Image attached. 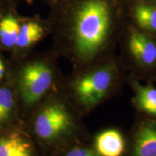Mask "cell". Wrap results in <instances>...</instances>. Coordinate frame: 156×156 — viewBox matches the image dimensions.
<instances>
[{
	"label": "cell",
	"mask_w": 156,
	"mask_h": 156,
	"mask_svg": "<svg viewBox=\"0 0 156 156\" xmlns=\"http://www.w3.org/2000/svg\"><path fill=\"white\" fill-rule=\"evenodd\" d=\"M23 126L16 92L9 79L0 85V132Z\"/></svg>",
	"instance_id": "9c48e42d"
},
{
	"label": "cell",
	"mask_w": 156,
	"mask_h": 156,
	"mask_svg": "<svg viewBox=\"0 0 156 156\" xmlns=\"http://www.w3.org/2000/svg\"><path fill=\"white\" fill-rule=\"evenodd\" d=\"M90 141L98 156H124L127 153V134L116 126L99 130L91 135Z\"/></svg>",
	"instance_id": "52a82bcc"
},
{
	"label": "cell",
	"mask_w": 156,
	"mask_h": 156,
	"mask_svg": "<svg viewBox=\"0 0 156 156\" xmlns=\"http://www.w3.org/2000/svg\"><path fill=\"white\" fill-rule=\"evenodd\" d=\"M20 26L17 17L11 14L0 19V47L6 50L14 49Z\"/></svg>",
	"instance_id": "4fadbf2b"
},
{
	"label": "cell",
	"mask_w": 156,
	"mask_h": 156,
	"mask_svg": "<svg viewBox=\"0 0 156 156\" xmlns=\"http://www.w3.org/2000/svg\"><path fill=\"white\" fill-rule=\"evenodd\" d=\"M147 1L151 2L153 3V4H155V5H156V0H147Z\"/></svg>",
	"instance_id": "2e32d148"
},
{
	"label": "cell",
	"mask_w": 156,
	"mask_h": 156,
	"mask_svg": "<svg viewBox=\"0 0 156 156\" xmlns=\"http://www.w3.org/2000/svg\"><path fill=\"white\" fill-rule=\"evenodd\" d=\"M26 1L28 3H31L33 1H34V0H26Z\"/></svg>",
	"instance_id": "e0dca14e"
},
{
	"label": "cell",
	"mask_w": 156,
	"mask_h": 156,
	"mask_svg": "<svg viewBox=\"0 0 156 156\" xmlns=\"http://www.w3.org/2000/svg\"><path fill=\"white\" fill-rule=\"evenodd\" d=\"M90 140L91 138L73 142L47 156H98L91 144Z\"/></svg>",
	"instance_id": "5bb4252c"
},
{
	"label": "cell",
	"mask_w": 156,
	"mask_h": 156,
	"mask_svg": "<svg viewBox=\"0 0 156 156\" xmlns=\"http://www.w3.org/2000/svg\"><path fill=\"white\" fill-rule=\"evenodd\" d=\"M126 83L131 88L133 95L131 98L132 107L136 114L156 118V87L153 83H146L126 75Z\"/></svg>",
	"instance_id": "8fae6325"
},
{
	"label": "cell",
	"mask_w": 156,
	"mask_h": 156,
	"mask_svg": "<svg viewBox=\"0 0 156 156\" xmlns=\"http://www.w3.org/2000/svg\"><path fill=\"white\" fill-rule=\"evenodd\" d=\"M83 118L58 88L34 109L25 128L41 155L47 156L73 142L90 139Z\"/></svg>",
	"instance_id": "7a4b0ae2"
},
{
	"label": "cell",
	"mask_w": 156,
	"mask_h": 156,
	"mask_svg": "<svg viewBox=\"0 0 156 156\" xmlns=\"http://www.w3.org/2000/svg\"><path fill=\"white\" fill-rule=\"evenodd\" d=\"M155 83H156V81H155Z\"/></svg>",
	"instance_id": "ac0fdd59"
},
{
	"label": "cell",
	"mask_w": 156,
	"mask_h": 156,
	"mask_svg": "<svg viewBox=\"0 0 156 156\" xmlns=\"http://www.w3.org/2000/svg\"><path fill=\"white\" fill-rule=\"evenodd\" d=\"M64 75L48 58H33L11 64L14 85L23 122L53 91L58 89Z\"/></svg>",
	"instance_id": "277c9868"
},
{
	"label": "cell",
	"mask_w": 156,
	"mask_h": 156,
	"mask_svg": "<svg viewBox=\"0 0 156 156\" xmlns=\"http://www.w3.org/2000/svg\"><path fill=\"white\" fill-rule=\"evenodd\" d=\"M128 22L156 37V5L147 0H124Z\"/></svg>",
	"instance_id": "30bf717a"
},
{
	"label": "cell",
	"mask_w": 156,
	"mask_h": 156,
	"mask_svg": "<svg viewBox=\"0 0 156 156\" xmlns=\"http://www.w3.org/2000/svg\"><path fill=\"white\" fill-rule=\"evenodd\" d=\"M127 140L129 156H156V118L136 114Z\"/></svg>",
	"instance_id": "8992f818"
},
{
	"label": "cell",
	"mask_w": 156,
	"mask_h": 156,
	"mask_svg": "<svg viewBox=\"0 0 156 156\" xmlns=\"http://www.w3.org/2000/svg\"><path fill=\"white\" fill-rule=\"evenodd\" d=\"M127 74L116 54L64 75L60 90L84 117L121 94Z\"/></svg>",
	"instance_id": "3957f363"
},
{
	"label": "cell",
	"mask_w": 156,
	"mask_h": 156,
	"mask_svg": "<svg viewBox=\"0 0 156 156\" xmlns=\"http://www.w3.org/2000/svg\"><path fill=\"white\" fill-rule=\"evenodd\" d=\"M60 30V49L77 69L116 54L128 20L124 0H75Z\"/></svg>",
	"instance_id": "6da1fadb"
},
{
	"label": "cell",
	"mask_w": 156,
	"mask_h": 156,
	"mask_svg": "<svg viewBox=\"0 0 156 156\" xmlns=\"http://www.w3.org/2000/svg\"><path fill=\"white\" fill-rule=\"evenodd\" d=\"M121 63L128 75L140 81H156V37L144 32L127 21L119 42Z\"/></svg>",
	"instance_id": "5b68a950"
},
{
	"label": "cell",
	"mask_w": 156,
	"mask_h": 156,
	"mask_svg": "<svg viewBox=\"0 0 156 156\" xmlns=\"http://www.w3.org/2000/svg\"><path fill=\"white\" fill-rule=\"evenodd\" d=\"M11 64L0 55V85L10 79Z\"/></svg>",
	"instance_id": "9a60e30c"
},
{
	"label": "cell",
	"mask_w": 156,
	"mask_h": 156,
	"mask_svg": "<svg viewBox=\"0 0 156 156\" xmlns=\"http://www.w3.org/2000/svg\"><path fill=\"white\" fill-rule=\"evenodd\" d=\"M46 29L41 24L35 21H29L21 25L15 47L16 53H23L28 50L44 38Z\"/></svg>",
	"instance_id": "7c38bea8"
},
{
	"label": "cell",
	"mask_w": 156,
	"mask_h": 156,
	"mask_svg": "<svg viewBox=\"0 0 156 156\" xmlns=\"http://www.w3.org/2000/svg\"><path fill=\"white\" fill-rule=\"evenodd\" d=\"M0 156H41L25 126L0 132Z\"/></svg>",
	"instance_id": "ba28073f"
}]
</instances>
